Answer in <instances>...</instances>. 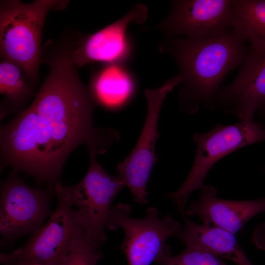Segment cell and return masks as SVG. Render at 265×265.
<instances>
[{"label":"cell","mask_w":265,"mask_h":265,"mask_svg":"<svg viewBox=\"0 0 265 265\" xmlns=\"http://www.w3.org/2000/svg\"><path fill=\"white\" fill-rule=\"evenodd\" d=\"M44 62L49 71L33 101L0 126V169L10 166L54 187L79 146L97 156L120 135L114 129L95 127L96 105L67 54H52Z\"/></svg>","instance_id":"6da1fadb"},{"label":"cell","mask_w":265,"mask_h":265,"mask_svg":"<svg viewBox=\"0 0 265 265\" xmlns=\"http://www.w3.org/2000/svg\"><path fill=\"white\" fill-rule=\"evenodd\" d=\"M237 28L231 26L203 40L167 38L159 49L175 60L183 86L178 103L182 111L194 114L212 99L226 76L245 59L249 48Z\"/></svg>","instance_id":"7a4b0ae2"},{"label":"cell","mask_w":265,"mask_h":265,"mask_svg":"<svg viewBox=\"0 0 265 265\" xmlns=\"http://www.w3.org/2000/svg\"><path fill=\"white\" fill-rule=\"evenodd\" d=\"M68 0H19L0 2V56L18 65L34 86L42 62V34L51 10L66 8Z\"/></svg>","instance_id":"3957f363"},{"label":"cell","mask_w":265,"mask_h":265,"mask_svg":"<svg viewBox=\"0 0 265 265\" xmlns=\"http://www.w3.org/2000/svg\"><path fill=\"white\" fill-rule=\"evenodd\" d=\"M193 140L196 153L191 168L180 187L168 194L181 214L191 193L203 187L208 172L219 160L245 146L265 142V126L253 120L219 123L207 132L195 133Z\"/></svg>","instance_id":"277c9868"},{"label":"cell","mask_w":265,"mask_h":265,"mask_svg":"<svg viewBox=\"0 0 265 265\" xmlns=\"http://www.w3.org/2000/svg\"><path fill=\"white\" fill-rule=\"evenodd\" d=\"M131 212L130 205L119 203L111 207L107 221L109 230H123L124 239L118 248L126 255L128 265H151L160 255L171 253L166 241L178 236L181 225L169 214L160 218L154 207L147 209L142 218L131 217Z\"/></svg>","instance_id":"5b68a950"},{"label":"cell","mask_w":265,"mask_h":265,"mask_svg":"<svg viewBox=\"0 0 265 265\" xmlns=\"http://www.w3.org/2000/svg\"><path fill=\"white\" fill-rule=\"evenodd\" d=\"M88 152L90 162L84 178L72 186L62 185V188L87 237L99 248L107 239L105 230L112 203L125 185L118 175L104 169L94 153Z\"/></svg>","instance_id":"8992f818"},{"label":"cell","mask_w":265,"mask_h":265,"mask_svg":"<svg viewBox=\"0 0 265 265\" xmlns=\"http://www.w3.org/2000/svg\"><path fill=\"white\" fill-rule=\"evenodd\" d=\"M18 172L13 170L0 183V233L6 240L32 235L53 213L50 205L54 187L30 186Z\"/></svg>","instance_id":"52a82bcc"},{"label":"cell","mask_w":265,"mask_h":265,"mask_svg":"<svg viewBox=\"0 0 265 265\" xmlns=\"http://www.w3.org/2000/svg\"><path fill=\"white\" fill-rule=\"evenodd\" d=\"M181 82L178 74L158 88L145 90L147 111L141 134L130 154L117 165L118 176L130 189L134 201L141 205L148 202L147 183L158 160L155 147L161 106L166 95Z\"/></svg>","instance_id":"ba28073f"},{"label":"cell","mask_w":265,"mask_h":265,"mask_svg":"<svg viewBox=\"0 0 265 265\" xmlns=\"http://www.w3.org/2000/svg\"><path fill=\"white\" fill-rule=\"evenodd\" d=\"M57 204L49 220L32 234L21 247L11 253L1 252L19 263L35 262L43 265H59L64 251L80 226L75 209L59 182L54 186Z\"/></svg>","instance_id":"9c48e42d"},{"label":"cell","mask_w":265,"mask_h":265,"mask_svg":"<svg viewBox=\"0 0 265 265\" xmlns=\"http://www.w3.org/2000/svg\"><path fill=\"white\" fill-rule=\"evenodd\" d=\"M232 0L172 1L167 16L156 26L167 38L203 40L233 26Z\"/></svg>","instance_id":"30bf717a"},{"label":"cell","mask_w":265,"mask_h":265,"mask_svg":"<svg viewBox=\"0 0 265 265\" xmlns=\"http://www.w3.org/2000/svg\"><path fill=\"white\" fill-rule=\"evenodd\" d=\"M265 106V49L249 47L236 78L221 87L205 107L235 115L240 120H253L254 114Z\"/></svg>","instance_id":"8fae6325"},{"label":"cell","mask_w":265,"mask_h":265,"mask_svg":"<svg viewBox=\"0 0 265 265\" xmlns=\"http://www.w3.org/2000/svg\"><path fill=\"white\" fill-rule=\"evenodd\" d=\"M147 9L137 4L121 19L96 32L80 35L71 44L72 61L78 68L88 63L103 62L121 63L132 53V47L126 35L130 24H141L147 18Z\"/></svg>","instance_id":"7c38bea8"},{"label":"cell","mask_w":265,"mask_h":265,"mask_svg":"<svg viewBox=\"0 0 265 265\" xmlns=\"http://www.w3.org/2000/svg\"><path fill=\"white\" fill-rule=\"evenodd\" d=\"M198 199L186 209L188 216H196L207 225L235 234L255 215L265 212V198L251 200H230L217 197L216 188L204 185Z\"/></svg>","instance_id":"4fadbf2b"},{"label":"cell","mask_w":265,"mask_h":265,"mask_svg":"<svg viewBox=\"0 0 265 265\" xmlns=\"http://www.w3.org/2000/svg\"><path fill=\"white\" fill-rule=\"evenodd\" d=\"M88 89L96 105L107 110H117L132 100L136 84L121 63H108L92 77Z\"/></svg>","instance_id":"5bb4252c"},{"label":"cell","mask_w":265,"mask_h":265,"mask_svg":"<svg viewBox=\"0 0 265 265\" xmlns=\"http://www.w3.org/2000/svg\"><path fill=\"white\" fill-rule=\"evenodd\" d=\"M182 215L184 228L177 237L184 244H198L238 265H253L239 245L235 234L220 228L198 224L190 220L185 213Z\"/></svg>","instance_id":"9a60e30c"},{"label":"cell","mask_w":265,"mask_h":265,"mask_svg":"<svg viewBox=\"0 0 265 265\" xmlns=\"http://www.w3.org/2000/svg\"><path fill=\"white\" fill-rule=\"evenodd\" d=\"M23 71L16 64L4 58L0 61V120L11 113L24 110L28 101L36 93Z\"/></svg>","instance_id":"2e32d148"},{"label":"cell","mask_w":265,"mask_h":265,"mask_svg":"<svg viewBox=\"0 0 265 265\" xmlns=\"http://www.w3.org/2000/svg\"><path fill=\"white\" fill-rule=\"evenodd\" d=\"M233 25L254 50L265 49V0H232Z\"/></svg>","instance_id":"e0dca14e"},{"label":"cell","mask_w":265,"mask_h":265,"mask_svg":"<svg viewBox=\"0 0 265 265\" xmlns=\"http://www.w3.org/2000/svg\"><path fill=\"white\" fill-rule=\"evenodd\" d=\"M80 225L67 245L59 265H97L103 254Z\"/></svg>","instance_id":"ac0fdd59"},{"label":"cell","mask_w":265,"mask_h":265,"mask_svg":"<svg viewBox=\"0 0 265 265\" xmlns=\"http://www.w3.org/2000/svg\"><path fill=\"white\" fill-rule=\"evenodd\" d=\"M186 249L179 254L171 253L160 255L155 262L159 265H227L221 257L196 243L186 244Z\"/></svg>","instance_id":"d6986e66"},{"label":"cell","mask_w":265,"mask_h":265,"mask_svg":"<svg viewBox=\"0 0 265 265\" xmlns=\"http://www.w3.org/2000/svg\"><path fill=\"white\" fill-rule=\"evenodd\" d=\"M252 240L257 247L265 250V223L257 226L252 235Z\"/></svg>","instance_id":"ffe728a7"},{"label":"cell","mask_w":265,"mask_h":265,"mask_svg":"<svg viewBox=\"0 0 265 265\" xmlns=\"http://www.w3.org/2000/svg\"><path fill=\"white\" fill-rule=\"evenodd\" d=\"M0 262L1 265H19L16 261L8 259L0 255Z\"/></svg>","instance_id":"44dd1931"},{"label":"cell","mask_w":265,"mask_h":265,"mask_svg":"<svg viewBox=\"0 0 265 265\" xmlns=\"http://www.w3.org/2000/svg\"><path fill=\"white\" fill-rule=\"evenodd\" d=\"M257 113L260 118L265 119V106L258 110Z\"/></svg>","instance_id":"7402d4cb"},{"label":"cell","mask_w":265,"mask_h":265,"mask_svg":"<svg viewBox=\"0 0 265 265\" xmlns=\"http://www.w3.org/2000/svg\"><path fill=\"white\" fill-rule=\"evenodd\" d=\"M19 265H43L40 263L35 262H25L22 263H19Z\"/></svg>","instance_id":"603a6c76"}]
</instances>
